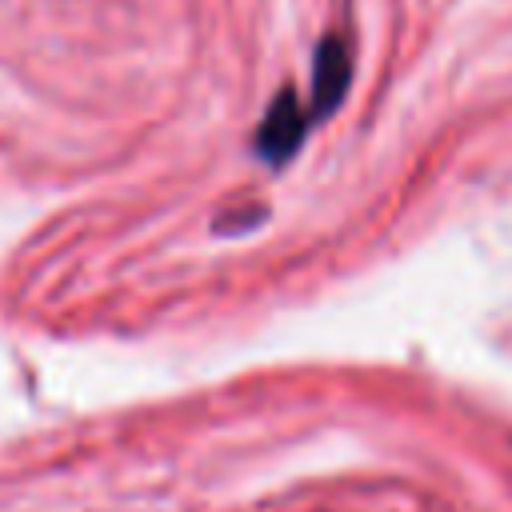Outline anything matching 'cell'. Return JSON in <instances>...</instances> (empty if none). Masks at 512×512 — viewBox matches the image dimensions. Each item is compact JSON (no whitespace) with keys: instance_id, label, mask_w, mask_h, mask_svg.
<instances>
[{"instance_id":"1","label":"cell","mask_w":512,"mask_h":512,"mask_svg":"<svg viewBox=\"0 0 512 512\" xmlns=\"http://www.w3.org/2000/svg\"><path fill=\"white\" fill-rule=\"evenodd\" d=\"M308 124H312L308 104H304L292 88H284V92L272 100V108L264 112L260 128H256V152H260L268 164L292 160V152H296V148L304 144V136H308Z\"/></svg>"},{"instance_id":"2","label":"cell","mask_w":512,"mask_h":512,"mask_svg":"<svg viewBox=\"0 0 512 512\" xmlns=\"http://www.w3.org/2000/svg\"><path fill=\"white\" fill-rule=\"evenodd\" d=\"M348 80H352V48L344 36H328L320 48H316V64H312V92L304 96L312 120L316 116H328L344 92H348Z\"/></svg>"}]
</instances>
